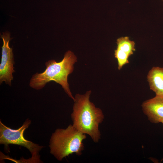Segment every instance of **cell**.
<instances>
[{
    "mask_svg": "<svg viewBox=\"0 0 163 163\" xmlns=\"http://www.w3.org/2000/svg\"><path fill=\"white\" fill-rule=\"evenodd\" d=\"M91 92L89 90L84 94L75 95L71 117L72 125L76 129L97 143L101 137L99 126L103 121L104 116L101 110L90 101Z\"/></svg>",
    "mask_w": 163,
    "mask_h": 163,
    "instance_id": "cell-1",
    "label": "cell"
},
{
    "mask_svg": "<svg viewBox=\"0 0 163 163\" xmlns=\"http://www.w3.org/2000/svg\"><path fill=\"white\" fill-rule=\"evenodd\" d=\"M77 61L76 56L71 51L69 50L65 54L62 61L56 62L50 60L45 63L46 69L43 72H37L33 75L29 83L30 87L36 90L43 88L47 83L54 81L60 84L69 96L73 101L68 82V75L74 70V65Z\"/></svg>",
    "mask_w": 163,
    "mask_h": 163,
    "instance_id": "cell-2",
    "label": "cell"
},
{
    "mask_svg": "<svg viewBox=\"0 0 163 163\" xmlns=\"http://www.w3.org/2000/svg\"><path fill=\"white\" fill-rule=\"evenodd\" d=\"M84 134L70 124L65 129L58 128L52 134L49 147L50 153L58 160L75 153L80 156L84 150Z\"/></svg>",
    "mask_w": 163,
    "mask_h": 163,
    "instance_id": "cell-3",
    "label": "cell"
},
{
    "mask_svg": "<svg viewBox=\"0 0 163 163\" xmlns=\"http://www.w3.org/2000/svg\"><path fill=\"white\" fill-rule=\"evenodd\" d=\"M31 121L27 119L22 126L17 129H12L5 125L0 121V143L5 145L12 144L27 148L30 152L31 161L40 162L39 152L43 146L26 140L24 136L25 130L31 123Z\"/></svg>",
    "mask_w": 163,
    "mask_h": 163,
    "instance_id": "cell-4",
    "label": "cell"
},
{
    "mask_svg": "<svg viewBox=\"0 0 163 163\" xmlns=\"http://www.w3.org/2000/svg\"><path fill=\"white\" fill-rule=\"evenodd\" d=\"M1 37L3 40L2 47V58L0 64V84L3 82L10 86H11V81L13 79L12 73L15 71L14 56L12 48L9 46V42L11 39L10 33L6 31L3 32Z\"/></svg>",
    "mask_w": 163,
    "mask_h": 163,
    "instance_id": "cell-5",
    "label": "cell"
},
{
    "mask_svg": "<svg viewBox=\"0 0 163 163\" xmlns=\"http://www.w3.org/2000/svg\"><path fill=\"white\" fill-rule=\"evenodd\" d=\"M142 110L152 123L163 121V95H156L144 101L142 104Z\"/></svg>",
    "mask_w": 163,
    "mask_h": 163,
    "instance_id": "cell-6",
    "label": "cell"
},
{
    "mask_svg": "<svg viewBox=\"0 0 163 163\" xmlns=\"http://www.w3.org/2000/svg\"><path fill=\"white\" fill-rule=\"evenodd\" d=\"M147 78L150 89L156 95H163V68L153 67L149 71Z\"/></svg>",
    "mask_w": 163,
    "mask_h": 163,
    "instance_id": "cell-7",
    "label": "cell"
},
{
    "mask_svg": "<svg viewBox=\"0 0 163 163\" xmlns=\"http://www.w3.org/2000/svg\"><path fill=\"white\" fill-rule=\"evenodd\" d=\"M117 49L120 50L128 54L129 56L133 54L135 50V43L130 40L129 37H121L117 40Z\"/></svg>",
    "mask_w": 163,
    "mask_h": 163,
    "instance_id": "cell-8",
    "label": "cell"
},
{
    "mask_svg": "<svg viewBox=\"0 0 163 163\" xmlns=\"http://www.w3.org/2000/svg\"><path fill=\"white\" fill-rule=\"evenodd\" d=\"M114 55L117 60L119 70H120L124 65L129 63L128 58L130 56L122 50L117 48L115 50Z\"/></svg>",
    "mask_w": 163,
    "mask_h": 163,
    "instance_id": "cell-9",
    "label": "cell"
},
{
    "mask_svg": "<svg viewBox=\"0 0 163 163\" xmlns=\"http://www.w3.org/2000/svg\"><path fill=\"white\" fill-rule=\"evenodd\" d=\"M161 123L163 124V121Z\"/></svg>",
    "mask_w": 163,
    "mask_h": 163,
    "instance_id": "cell-10",
    "label": "cell"
},
{
    "mask_svg": "<svg viewBox=\"0 0 163 163\" xmlns=\"http://www.w3.org/2000/svg\"><path fill=\"white\" fill-rule=\"evenodd\" d=\"M163 1V0H162Z\"/></svg>",
    "mask_w": 163,
    "mask_h": 163,
    "instance_id": "cell-11",
    "label": "cell"
}]
</instances>
